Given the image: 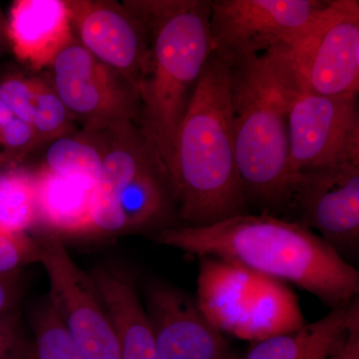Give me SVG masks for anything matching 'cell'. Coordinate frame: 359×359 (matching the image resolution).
<instances>
[{"label": "cell", "instance_id": "17", "mask_svg": "<svg viewBox=\"0 0 359 359\" xmlns=\"http://www.w3.org/2000/svg\"><path fill=\"white\" fill-rule=\"evenodd\" d=\"M359 297L290 332L255 342L245 359H327L346 334Z\"/></svg>", "mask_w": 359, "mask_h": 359}, {"label": "cell", "instance_id": "30", "mask_svg": "<svg viewBox=\"0 0 359 359\" xmlns=\"http://www.w3.org/2000/svg\"><path fill=\"white\" fill-rule=\"evenodd\" d=\"M25 359H37L36 355H35L34 346H32V347H30Z\"/></svg>", "mask_w": 359, "mask_h": 359}, {"label": "cell", "instance_id": "7", "mask_svg": "<svg viewBox=\"0 0 359 359\" xmlns=\"http://www.w3.org/2000/svg\"><path fill=\"white\" fill-rule=\"evenodd\" d=\"M327 0H212L214 51L226 60L259 56L294 42L327 8Z\"/></svg>", "mask_w": 359, "mask_h": 359}, {"label": "cell", "instance_id": "15", "mask_svg": "<svg viewBox=\"0 0 359 359\" xmlns=\"http://www.w3.org/2000/svg\"><path fill=\"white\" fill-rule=\"evenodd\" d=\"M90 276L114 328L120 359H160L135 276L116 266H98Z\"/></svg>", "mask_w": 359, "mask_h": 359}, {"label": "cell", "instance_id": "19", "mask_svg": "<svg viewBox=\"0 0 359 359\" xmlns=\"http://www.w3.org/2000/svg\"><path fill=\"white\" fill-rule=\"evenodd\" d=\"M49 143L41 167L93 191L102 170L104 132H71Z\"/></svg>", "mask_w": 359, "mask_h": 359}, {"label": "cell", "instance_id": "27", "mask_svg": "<svg viewBox=\"0 0 359 359\" xmlns=\"http://www.w3.org/2000/svg\"><path fill=\"white\" fill-rule=\"evenodd\" d=\"M18 122H20V119L11 113V111L7 108L6 104L2 102L1 99H0V153H2V154L6 155V153H4V146H6L9 135L13 133Z\"/></svg>", "mask_w": 359, "mask_h": 359}, {"label": "cell", "instance_id": "21", "mask_svg": "<svg viewBox=\"0 0 359 359\" xmlns=\"http://www.w3.org/2000/svg\"><path fill=\"white\" fill-rule=\"evenodd\" d=\"M32 325L37 359H85L49 302L35 311Z\"/></svg>", "mask_w": 359, "mask_h": 359}, {"label": "cell", "instance_id": "11", "mask_svg": "<svg viewBox=\"0 0 359 359\" xmlns=\"http://www.w3.org/2000/svg\"><path fill=\"white\" fill-rule=\"evenodd\" d=\"M289 212L295 215L294 222L316 233L346 261L347 257H355L359 250V164L347 163L295 174Z\"/></svg>", "mask_w": 359, "mask_h": 359}, {"label": "cell", "instance_id": "20", "mask_svg": "<svg viewBox=\"0 0 359 359\" xmlns=\"http://www.w3.org/2000/svg\"><path fill=\"white\" fill-rule=\"evenodd\" d=\"M39 222L34 173L25 167L0 169V230L11 235L27 233Z\"/></svg>", "mask_w": 359, "mask_h": 359}, {"label": "cell", "instance_id": "16", "mask_svg": "<svg viewBox=\"0 0 359 359\" xmlns=\"http://www.w3.org/2000/svg\"><path fill=\"white\" fill-rule=\"evenodd\" d=\"M0 99L16 118L29 125L41 144L73 131L74 118L50 82L14 72L0 76Z\"/></svg>", "mask_w": 359, "mask_h": 359}, {"label": "cell", "instance_id": "29", "mask_svg": "<svg viewBox=\"0 0 359 359\" xmlns=\"http://www.w3.org/2000/svg\"><path fill=\"white\" fill-rule=\"evenodd\" d=\"M13 166H18V165L15 164V163H14L13 161L11 159V158H8L7 156L0 153V169H1V168Z\"/></svg>", "mask_w": 359, "mask_h": 359}, {"label": "cell", "instance_id": "18", "mask_svg": "<svg viewBox=\"0 0 359 359\" xmlns=\"http://www.w3.org/2000/svg\"><path fill=\"white\" fill-rule=\"evenodd\" d=\"M39 221L60 236L92 233V191L40 167L34 172Z\"/></svg>", "mask_w": 359, "mask_h": 359}, {"label": "cell", "instance_id": "13", "mask_svg": "<svg viewBox=\"0 0 359 359\" xmlns=\"http://www.w3.org/2000/svg\"><path fill=\"white\" fill-rule=\"evenodd\" d=\"M143 304L160 359H236L224 334L184 290L151 280Z\"/></svg>", "mask_w": 359, "mask_h": 359}, {"label": "cell", "instance_id": "1", "mask_svg": "<svg viewBox=\"0 0 359 359\" xmlns=\"http://www.w3.org/2000/svg\"><path fill=\"white\" fill-rule=\"evenodd\" d=\"M190 256L212 257L306 290L330 309L359 295V271L302 224L244 214L204 226H177L151 236Z\"/></svg>", "mask_w": 359, "mask_h": 359}, {"label": "cell", "instance_id": "3", "mask_svg": "<svg viewBox=\"0 0 359 359\" xmlns=\"http://www.w3.org/2000/svg\"><path fill=\"white\" fill-rule=\"evenodd\" d=\"M148 49L139 77L137 126L168 173L181 123L211 57L210 0H139Z\"/></svg>", "mask_w": 359, "mask_h": 359}, {"label": "cell", "instance_id": "22", "mask_svg": "<svg viewBox=\"0 0 359 359\" xmlns=\"http://www.w3.org/2000/svg\"><path fill=\"white\" fill-rule=\"evenodd\" d=\"M40 249L34 238L27 233H0V276L18 273L32 263H39Z\"/></svg>", "mask_w": 359, "mask_h": 359}, {"label": "cell", "instance_id": "25", "mask_svg": "<svg viewBox=\"0 0 359 359\" xmlns=\"http://www.w3.org/2000/svg\"><path fill=\"white\" fill-rule=\"evenodd\" d=\"M32 344L23 337L22 332L11 339L0 341V359H25Z\"/></svg>", "mask_w": 359, "mask_h": 359}, {"label": "cell", "instance_id": "12", "mask_svg": "<svg viewBox=\"0 0 359 359\" xmlns=\"http://www.w3.org/2000/svg\"><path fill=\"white\" fill-rule=\"evenodd\" d=\"M66 4L75 39L137 89L149 41L139 0H66Z\"/></svg>", "mask_w": 359, "mask_h": 359}, {"label": "cell", "instance_id": "6", "mask_svg": "<svg viewBox=\"0 0 359 359\" xmlns=\"http://www.w3.org/2000/svg\"><path fill=\"white\" fill-rule=\"evenodd\" d=\"M199 259L196 301L222 334L257 342L306 323L283 283L218 257Z\"/></svg>", "mask_w": 359, "mask_h": 359}, {"label": "cell", "instance_id": "5", "mask_svg": "<svg viewBox=\"0 0 359 359\" xmlns=\"http://www.w3.org/2000/svg\"><path fill=\"white\" fill-rule=\"evenodd\" d=\"M262 56L287 101L358 93L359 1L332 0L301 36Z\"/></svg>", "mask_w": 359, "mask_h": 359}, {"label": "cell", "instance_id": "24", "mask_svg": "<svg viewBox=\"0 0 359 359\" xmlns=\"http://www.w3.org/2000/svg\"><path fill=\"white\" fill-rule=\"evenodd\" d=\"M20 294L18 273L0 276V313L16 309Z\"/></svg>", "mask_w": 359, "mask_h": 359}, {"label": "cell", "instance_id": "14", "mask_svg": "<svg viewBox=\"0 0 359 359\" xmlns=\"http://www.w3.org/2000/svg\"><path fill=\"white\" fill-rule=\"evenodd\" d=\"M6 23L14 54L35 72L50 67L75 39L66 0H16Z\"/></svg>", "mask_w": 359, "mask_h": 359}, {"label": "cell", "instance_id": "9", "mask_svg": "<svg viewBox=\"0 0 359 359\" xmlns=\"http://www.w3.org/2000/svg\"><path fill=\"white\" fill-rule=\"evenodd\" d=\"M49 285V304L85 359H120L114 328L91 276L71 259L60 236L35 237Z\"/></svg>", "mask_w": 359, "mask_h": 359}, {"label": "cell", "instance_id": "4", "mask_svg": "<svg viewBox=\"0 0 359 359\" xmlns=\"http://www.w3.org/2000/svg\"><path fill=\"white\" fill-rule=\"evenodd\" d=\"M226 61L236 162L245 200L271 216L289 212L294 176L289 162L287 101L263 56Z\"/></svg>", "mask_w": 359, "mask_h": 359}, {"label": "cell", "instance_id": "10", "mask_svg": "<svg viewBox=\"0 0 359 359\" xmlns=\"http://www.w3.org/2000/svg\"><path fill=\"white\" fill-rule=\"evenodd\" d=\"M292 176L306 170L359 164L358 93L304 95L287 101Z\"/></svg>", "mask_w": 359, "mask_h": 359}, {"label": "cell", "instance_id": "28", "mask_svg": "<svg viewBox=\"0 0 359 359\" xmlns=\"http://www.w3.org/2000/svg\"><path fill=\"white\" fill-rule=\"evenodd\" d=\"M6 40H8L7 39V23L2 18L1 13H0V51H1Z\"/></svg>", "mask_w": 359, "mask_h": 359}, {"label": "cell", "instance_id": "23", "mask_svg": "<svg viewBox=\"0 0 359 359\" xmlns=\"http://www.w3.org/2000/svg\"><path fill=\"white\" fill-rule=\"evenodd\" d=\"M327 359H359V306L353 311L339 346Z\"/></svg>", "mask_w": 359, "mask_h": 359}, {"label": "cell", "instance_id": "26", "mask_svg": "<svg viewBox=\"0 0 359 359\" xmlns=\"http://www.w3.org/2000/svg\"><path fill=\"white\" fill-rule=\"evenodd\" d=\"M21 334L20 314L18 309L0 313V341Z\"/></svg>", "mask_w": 359, "mask_h": 359}, {"label": "cell", "instance_id": "8", "mask_svg": "<svg viewBox=\"0 0 359 359\" xmlns=\"http://www.w3.org/2000/svg\"><path fill=\"white\" fill-rule=\"evenodd\" d=\"M50 68L52 87L84 131L102 133L127 123L137 124V89L76 39L59 52Z\"/></svg>", "mask_w": 359, "mask_h": 359}, {"label": "cell", "instance_id": "2", "mask_svg": "<svg viewBox=\"0 0 359 359\" xmlns=\"http://www.w3.org/2000/svg\"><path fill=\"white\" fill-rule=\"evenodd\" d=\"M180 226L247 214L236 162L229 63L212 51L180 126L170 169Z\"/></svg>", "mask_w": 359, "mask_h": 359}]
</instances>
